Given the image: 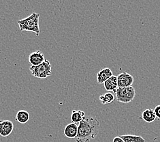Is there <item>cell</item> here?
<instances>
[{
	"label": "cell",
	"mask_w": 160,
	"mask_h": 142,
	"mask_svg": "<svg viewBox=\"0 0 160 142\" xmlns=\"http://www.w3.org/2000/svg\"><path fill=\"white\" fill-rule=\"evenodd\" d=\"M64 135L68 138H76L78 134V125L75 123L68 124L64 129Z\"/></svg>",
	"instance_id": "cell-9"
},
{
	"label": "cell",
	"mask_w": 160,
	"mask_h": 142,
	"mask_svg": "<svg viewBox=\"0 0 160 142\" xmlns=\"http://www.w3.org/2000/svg\"><path fill=\"white\" fill-rule=\"evenodd\" d=\"M14 130V124L10 120H0V135L3 137H8Z\"/></svg>",
	"instance_id": "cell-6"
},
{
	"label": "cell",
	"mask_w": 160,
	"mask_h": 142,
	"mask_svg": "<svg viewBox=\"0 0 160 142\" xmlns=\"http://www.w3.org/2000/svg\"><path fill=\"white\" fill-rule=\"evenodd\" d=\"M100 122L96 118H85L78 125L77 142H89L97 136Z\"/></svg>",
	"instance_id": "cell-1"
},
{
	"label": "cell",
	"mask_w": 160,
	"mask_h": 142,
	"mask_svg": "<svg viewBox=\"0 0 160 142\" xmlns=\"http://www.w3.org/2000/svg\"><path fill=\"white\" fill-rule=\"evenodd\" d=\"M117 84L118 87H127L132 86L134 83V77L130 74L126 72H123L119 75L117 76Z\"/></svg>",
	"instance_id": "cell-5"
},
{
	"label": "cell",
	"mask_w": 160,
	"mask_h": 142,
	"mask_svg": "<svg viewBox=\"0 0 160 142\" xmlns=\"http://www.w3.org/2000/svg\"><path fill=\"white\" fill-rule=\"evenodd\" d=\"M43 53L40 51H36L32 53L29 56V62L32 66H38L45 60Z\"/></svg>",
	"instance_id": "cell-7"
},
{
	"label": "cell",
	"mask_w": 160,
	"mask_h": 142,
	"mask_svg": "<svg viewBox=\"0 0 160 142\" xmlns=\"http://www.w3.org/2000/svg\"><path fill=\"white\" fill-rule=\"evenodd\" d=\"M99 99L101 101L103 105H106V104H110L114 102L115 99V96L111 92H107L105 93L104 94H102L100 96Z\"/></svg>",
	"instance_id": "cell-14"
},
{
	"label": "cell",
	"mask_w": 160,
	"mask_h": 142,
	"mask_svg": "<svg viewBox=\"0 0 160 142\" xmlns=\"http://www.w3.org/2000/svg\"><path fill=\"white\" fill-rule=\"evenodd\" d=\"M104 85L106 90L115 92L118 88L117 76H112L111 77L106 81L104 83Z\"/></svg>",
	"instance_id": "cell-10"
},
{
	"label": "cell",
	"mask_w": 160,
	"mask_h": 142,
	"mask_svg": "<svg viewBox=\"0 0 160 142\" xmlns=\"http://www.w3.org/2000/svg\"><path fill=\"white\" fill-rule=\"evenodd\" d=\"M125 142H145L142 137L133 135H123L120 136Z\"/></svg>",
	"instance_id": "cell-15"
},
{
	"label": "cell",
	"mask_w": 160,
	"mask_h": 142,
	"mask_svg": "<svg viewBox=\"0 0 160 142\" xmlns=\"http://www.w3.org/2000/svg\"><path fill=\"white\" fill-rule=\"evenodd\" d=\"M112 75V72L109 68H102V70L98 72L97 75V81L98 84L104 83L106 80L111 77Z\"/></svg>",
	"instance_id": "cell-8"
},
{
	"label": "cell",
	"mask_w": 160,
	"mask_h": 142,
	"mask_svg": "<svg viewBox=\"0 0 160 142\" xmlns=\"http://www.w3.org/2000/svg\"><path fill=\"white\" fill-rule=\"evenodd\" d=\"M29 70L34 77L39 79H45L48 77L52 74V66L48 60H45L38 66H31Z\"/></svg>",
	"instance_id": "cell-3"
},
{
	"label": "cell",
	"mask_w": 160,
	"mask_h": 142,
	"mask_svg": "<svg viewBox=\"0 0 160 142\" xmlns=\"http://www.w3.org/2000/svg\"><path fill=\"white\" fill-rule=\"evenodd\" d=\"M114 92L115 94L117 101L123 104L131 103L134 99L136 96V90L132 86L118 87Z\"/></svg>",
	"instance_id": "cell-4"
},
{
	"label": "cell",
	"mask_w": 160,
	"mask_h": 142,
	"mask_svg": "<svg viewBox=\"0 0 160 142\" xmlns=\"http://www.w3.org/2000/svg\"><path fill=\"white\" fill-rule=\"evenodd\" d=\"M30 116L29 113L25 110L18 111L17 116L15 117V120L19 122L21 124H25L29 120Z\"/></svg>",
	"instance_id": "cell-13"
},
{
	"label": "cell",
	"mask_w": 160,
	"mask_h": 142,
	"mask_svg": "<svg viewBox=\"0 0 160 142\" xmlns=\"http://www.w3.org/2000/svg\"><path fill=\"white\" fill-rule=\"evenodd\" d=\"M85 118V113L81 110H72L71 115V120L72 123H80Z\"/></svg>",
	"instance_id": "cell-11"
},
{
	"label": "cell",
	"mask_w": 160,
	"mask_h": 142,
	"mask_svg": "<svg viewBox=\"0 0 160 142\" xmlns=\"http://www.w3.org/2000/svg\"><path fill=\"white\" fill-rule=\"evenodd\" d=\"M40 14L33 13L29 17L22 20L18 21V25L21 32H30L36 34V36L40 35V30L39 27Z\"/></svg>",
	"instance_id": "cell-2"
},
{
	"label": "cell",
	"mask_w": 160,
	"mask_h": 142,
	"mask_svg": "<svg viewBox=\"0 0 160 142\" xmlns=\"http://www.w3.org/2000/svg\"><path fill=\"white\" fill-rule=\"evenodd\" d=\"M142 118L144 122L147 123H151L155 120L156 116L155 111L152 109H147L144 110L142 113Z\"/></svg>",
	"instance_id": "cell-12"
},
{
	"label": "cell",
	"mask_w": 160,
	"mask_h": 142,
	"mask_svg": "<svg viewBox=\"0 0 160 142\" xmlns=\"http://www.w3.org/2000/svg\"><path fill=\"white\" fill-rule=\"evenodd\" d=\"M112 142H125L123 139L119 136V137H115L114 138Z\"/></svg>",
	"instance_id": "cell-17"
},
{
	"label": "cell",
	"mask_w": 160,
	"mask_h": 142,
	"mask_svg": "<svg viewBox=\"0 0 160 142\" xmlns=\"http://www.w3.org/2000/svg\"><path fill=\"white\" fill-rule=\"evenodd\" d=\"M155 116L157 117L159 120H160V105L156 106L155 107Z\"/></svg>",
	"instance_id": "cell-16"
}]
</instances>
